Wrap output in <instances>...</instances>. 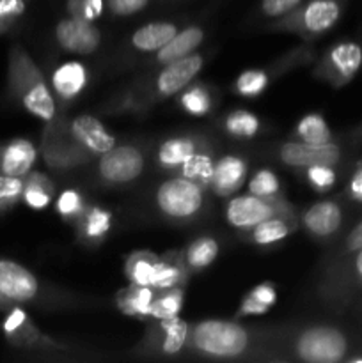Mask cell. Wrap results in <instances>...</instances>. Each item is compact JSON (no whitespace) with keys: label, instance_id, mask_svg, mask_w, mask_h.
<instances>
[{"label":"cell","instance_id":"cell-37","mask_svg":"<svg viewBox=\"0 0 362 363\" xmlns=\"http://www.w3.org/2000/svg\"><path fill=\"white\" fill-rule=\"evenodd\" d=\"M87 204H85L84 197H82L80 191L73 190V188H67V190L60 191V195L55 201V211L62 216L67 222H77L82 216V213L85 211Z\"/></svg>","mask_w":362,"mask_h":363},{"label":"cell","instance_id":"cell-50","mask_svg":"<svg viewBox=\"0 0 362 363\" xmlns=\"http://www.w3.org/2000/svg\"><path fill=\"white\" fill-rule=\"evenodd\" d=\"M13 305H16V303H13V301H9V300H7V298L4 296V294H0V312H6V311H9V308L13 307Z\"/></svg>","mask_w":362,"mask_h":363},{"label":"cell","instance_id":"cell-2","mask_svg":"<svg viewBox=\"0 0 362 363\" xmlns=\"http://www.w3.org/2000/svg\"><path fill=\"white\" fill-rule=\"evenodd\" d=\"M187 347L212 360H240L256 350V335L236 321L204 319L190 325Z\"/></svg>","mask_w":362,"mask_h":363},{"label":"cell","instance_id":"cell-30","mask_svg":"<svg viewBox=\"0 0 362 363\" xmlns=\"http://www.w3.org/2000/svg\"><path fill=\"white\" fill-rule=\"evenodd\" d=\"M213 169H215V160H213L212 152L199 147L180 167V176L201 184L202 188H209V181L213 177Z\"/></svg>","mask_w":362,"mask_h":363},{"label":"cell","instance_id":"cell-13","mask_svg":"<svg viewBox=\"0 0 362 363\" xmlns=\"http://www.w3.org/2000/svg\"><path fill=\"white\" fill-rule=\"evenodd\" d=\"M279 160L293 169H309L312 165L334 167L341 160L339 145L329 144H307V142H284L277 151Z\"/></svg>","mask_w":362,"mask_h":363},{"label":"cell","instance_id":"cell-29","mask_svg":"<svg viewBox=\"0 0 362 363\" xmlns=\"http://www.w3.org/2000/svg\"><path fill=\"white\" fill-rule=\"evenodd\" d=\"M220 245L215 238L212 236H201L197 240L192 241L187 247L183 254L185 266L188 272H201V269L208 268L215 262L219 257Z\"/></svg>","mask_w":362,"mask_h":363},{"label":"cell","instance_id":"cell-21","mask_svg":"<svg viewBox=\"0 0 362 363\" xmlns=\"http://www.w3.org/2000/svg\"><path fill=\"white\" fill-rule=\"evenodd\" d=\"M202 41H204V30L201 27L192 25V27L183 28L165 46H162L156 52L155 62L167 66V64L174 62V60H180L183 57L192 55L201 46Z\"/></svg>","mask_w":362,"mask_h":363},{"label":"cell","instance_id":"cell-14","mask_svg":"<svg viewBox=\"0 0 362 363\" xmlns=\"http://www.w3.org/2000/svg\"><path fill=\"white\" fill-rule=\"evenodd\" d=\"M55 41L62 50L70 53L89 55L96 52L102 43V32L92 21L78 20V18H64L55 27Z\"/></svg>","mask_w":362,"mask_h":363},{"label":"cell","instance_id":"cell-44","mask_svg":"<svg viewBox=\"0 0 362 363\" xmlns=\"http://www.w3.org/2000/svg\"><path fill=\"white\" fill-rule=\"evenodd\" d=\"M149 0H106V7L116 16H131L148 7Z\"/></svg>","mask_w":362,"mask_h":363},{"label":"cell","instance_id":"cell-25","mask_svg":"<svg viewBox=\"0 0 362 363\" xmlns=\"http://www.w3.org/2000/svg\"><path fill=\"white\" fill-rule=\"evenodd\" d=\"M297 227V220L287 218V216L275 215L263 220L258 225L248 229V238L258 247H272V245L280 243L286 240Z\"/></svg>","mask_w":362,"mask_h":363},{"label":"cell","instance_id":"cell-46","mask_svg":"<svg viewBox=\"0 0 362 363\" xmlns=\"http://www.w3.org/2000/svg\"><path fill=\"white\" fill-rule=\"evenodd\" d=\"M266 312H268V308L263 307L261 303H258V301L252 300L248 294H245V298L241 300L240 307H238L236 318L241 319V318H252V315H265Z\"/></svg>","mask_w":362,"mask_h":363},{"label":"cell","instance_id":"cell-8","mask_svg":"<svg viewBox=\"0 0 362 363\" xmlns=\"http://www.w3.org/2000/svg\"><path fill=\"white\" fill-rule=\"evenodd\" d=\"M4 339L11 347L20 351H60L59 342L46 337L38 326L32 323L27 312L21 305H13L9 311L4 312V319L0 323Z\"/></svg>","mask_w":362,"mask_h":363},{"label":"cell","instance_id":"cell-40","mask_svg":"<svg viewBox=\"0 0 362 363\" xmlns=\"http://www.w3.org/2000/svg\"><path fill=\"white\" fill-rule=\"evenodd\" d=\"M27 13V0H0V38L9 34Z\"/></svg>","mask_w":362,"mask_h":363},{"label":"cell","instance_id":"cell-42","mask_svg":"<svg viewBox=\"0 0 362 363\" xmlns=\"http://www.w3.org/2000/svg\"><path fill=\"white\" fill-rule=\"evenodd\" d=\"M305 177H307V183L311 184L312 190L319 191H329L330 188L336 184V170L334 167L329 165H312L309 169H305Z\"/></svg>","mask_w":362,"mask_h":363},{"label":"cell","instance_id":"cell-18","mask_svg":"<svg viewBox=\"0 0 362 363\" xmlns=\"http://www.w3.org/2000/svg\"><path fill=\"white\" fill-rule=\"evenodd\" d=\"M38 149L27 138H13L0 144V174L25 177L35 165Z\"/></svg>","mask_w":362,"mask_h":363},{"label":"cell","instance_id":"cell-24","mask_svg":"<svg viewBox=\"0 0 362 363\" xmlns=\"http://www.w3.org/2000/svg\"><path fill=\"white\" fill-rule=\"evenodd\" d=\"M156 291L151 286H138L131 284L117 293V307L123 314L130 318H138L142 321H149V312H151V301L155 298Z\"/></svg>","mask_w":362,"mask_h":363},{"label":"cell","instance_id":"cell-20","mask_svg":"<svg viewBox=\"0 0 362 363\" xmlns=\"http://www.w3.org/2000/svg\"><path fill=\"white\" fill-rule=\"evenodd\" d=\"M156 326L153 328V335H155V347L153 350L158 351L163 357H174V354L181 353L187 347L188 339V325L185 319L180 315L172 319H162V321H155Z\"/></svg>","mask_w":362,"mask_h":363},{"label":"cell","instance_id":"cell-16","mask_svg":"<svg viewBox=\"0 0 362 363\" xmlns=\"http://www.w3.org/2000/svg\"><path fill=\"white\" fill-rule=\"evenodd\" d=\"M87 80V67L77 60H70V62L59 64L53 69L52 77H50V87H52L57 101L64 105V103L77 99L84 92Z\"/></svg>","mask_w":362,"mask_h":363},{"label":"cell","instance_id":"cell-3","mask_svg":"<svg viewBox=\"0 0 362 363\" xmlns=\"http://www.w3.org/2000/svg\"><path fill=\"white\" fill-rule=\"evenodd\" d=\"M155 202L163 218L187 223L197 218L204 209V188L183 176L170 177L156 188Z\"/></svg>","mask_w":362,"mask_h":363},{"label":"cell","instance_id":"cell-19","mask_svg":"<svg viewBox=\"0 0 362 363\" xmlns=\"http://www.w3.org/2000/svg\"><path fill=\"white\" fill-rule=\"evenodd\" d=\"M341 223H343V211L341 206L334 201L316 202L302 216V225L318 240H325L336 234Z\"/></svg>","mask_w":362,"mask_h":363},{"label":"cell","instance_id":"cell-6","mask_svg":"<svg viewBox=\"0 0 362 363\" xmlns=\"http://www.w3.org/2000/svg\"><path fill=\"white\" fill-rule=\"evenodd\" d=\"M343 0H309L277 21V28L312 39L329 32L339 21Z\"/></svg>","mask_w":362,"mask_h":363},{"label":"cell","instance_id":"cell-11","mask_svg":"<svg viewBox=\"0 0 362 363\" xmlns=\"http://www.w3.org/2000/svg\"><path fill=\"white\" fill-rule=\"evenodd\" d=\"M362 66V48L357 43H337L323 55L322 62L316 67V74L322 80L329 82L332 87L348 84L357 74Z\"/></svg>","mask_w":362,"mask_h":363},{"label":"cell","instance_id":"cell-9","mask_svg":"<svg viewBox=\"0 0 362 363\" xmlns=\"http://www.w3.org/2000/svg\"><path fill=\"white\" fill-rule=\"evenodd\" d=\"M144 155L135 145H114L103 152L98 162V174L106 184L123 186L138 179L144 170Z\"/></svg>","mask_w":362,"mask_h":363},{"label":"cell","instance_id":"cell-34","mask_svg":"<svg viewBox=\"0 0 362 363\" xmlns=\"http://www.w3.org/2000/svg\"><path fill=\"white\" fill-rule=\"evenodd\" d=\"M259 128L261 123L258 117L243 108L233 110L224 121V131L233 138H254L259 133Z\"/></svg>","mask_w":362,"mask_h":363},{"label":"cell","instance_id":"cell-4","mask_svg":"<svg viewBox=\"0 0 362 363\" xmlns=\"http://www.w3.org/2000/svg\"><path fill=\"white\" fill-rule=\"evenodd\" d=\"M291 353L297 360L307 363H337L348 353V339L341 330L327 325H314L300 330L291 340Z\"/></svg>","mask_w":362,"mask_h":363},{"label":"cell","instance_id":"cell-28","mask_svg":"<svg viewBox=\"0 0 362 363\" xmlns=\"http://www.w3.org/2000/svg\"><path fill=\"white\" fill-rule=\"evenodd\" d=\"M53 194H55V184L52 183L46 174L43 172H28L23 177V195L21 201L35 211H43L48 208L53 201Z\"/></svg>","mask_w":362,"mask_h":363},{"label":"cell","instance_id":"cell-1","mask_svg":"<svg viewBox=\"0 0 362 363\" xmlns=\"http://www.w3.org/2000/svg\"><path fill=\"white\" fill-rule=\"evenodd\" d=\"M7 87L9 94L43 123L53 124L60 119L57 99L38 64L21 45H13L7 57Z\"/></svg>","mask_w":362,"mask_h":363},{"label":"cell","instance_id":"cell-47","mask_svg":"<svg viewBox=\"0 0 362 363\" xmlns=\"http://www.w3.org/2000/svg\"><path fill=\"white\" fill-rule=\"evenodd\" d=\"M361 248H362V222L357 223V225L350 230V234L346 236V241H344L343 252L346 255H350V254H355L357 250H361Z\"/></svg>","mask_w":362,"mask_h":363},{"label":"cell","instance_id":"cell-36","mask_svg":"<svg viewBox=\"0 0 362 363\" xmlns=\"http://www.w3.org/2000/svg\"><path fill=\"white\" fill-rule=\"evenodd\" d=\"M268 74L263 69H247L234 80V92L243 98H258L268 87Z\"/></svg>","mask_w":362,"mask_h":363},{"label":"cell","instance_id":"cell-26","mask_svg":"<svg viewBox=\"0 0 362 363\" xmlns=\"http://www.w3.org/2000/svg\"><path fill=\"white\" fill-rule=\"evenodd\" d=\"M177 27L172 21H153L137 28L131 35V45L138 52H158L162 46H165L174 35L177 34Z\"/></svg>","mask_w":362,"mask_h":363},{"label":"cell","instance_id":"cell-41","mask_svg":"<svg viewBox=\"0 0 362 363\" xmlns=\"http://www.w3.org/2000/svg\"><path fill=\"white\" fill-rule=\"evenodd\" d=\"M105 4L106 0H66L67 16L94 23L98 18H102Z\"/></svg>","mask_w":362,"mask_h":363},{"label":"cell","instance_id":"cell-51","mask_svg":"<svg viewBox=\"0 0 362 363\" xmlns=\"http://www.w3.org/2000/svg\"><path fill=\"white\" fill-rule=\"evenodd\" d=\"M358 167H362V162H361V163H358Z\"/></svg>","mask_w":362,"mask_h":363},{"label":"cell","instance_id":"cell-15","mask_svg":"<svg viewBox=\"0 0 362 363\" xmlns=\"http://www.w3.org/2000/svg\"><path fill=\"white\" fill-rule=\"evenodd\" d=\"M204 66V59L197 53L183 57L180 60L167 64L155 80V92L160 98H169L183 91Z\"/></svg>","mask_w":362,"mask_h":363},{"label":"cell","instance_id":"cell-43","mask_svg":"<svg viewBox=\"0 0 362 363\" xmlns=\"http://www.w3.org/2000/svg\"><path fill=\"white\" fill-rule=\"evenodd\" d=\"M302 4L304 0H261V13L268 18H283Z\"/></svg>","mask_w":362,"mask_h":363},{"label":"cell","instance_id":"cell-31","mask_svg":"<svg viewBox=\"0 0 362 363\" xmlns=\"http://www.w3.org/2000/svg\"><path fill=\"white\" fill-rule=\"evenodd\" d=\"M185 293L183 287H172V289L156 291L151 301V312L149 321H162V319L177 318L183 308Z\"/></svg>","mask_w":362,"mask_h":363},{"label":"cell","instance_id":"cell-17","mask_svg":"<svg viewBox=\"0 0 362 363\" xmlns=\"http://www.w3.org/2000/svg\"><path fill=\"white\" fill-rule=\"evenodd\" d=\"M248 165L241 156L226 155L215 162L209 190L219 197H231L247 179Z\"/></svg>","mask_w":362,"mask_h":363},{"label":"cell","instance_id":"cell-35","mask_svg":"<svg viewBox=\"0 0 362 363\" xmlns=\"http://www.w3.org/2000/svg\"><path fill=\"white\" fill-rule=\"evenodd\" d=\"M181 108L187 113L194 117L208 116L213 108V99L208 89L204 85H192V87H185L181 96L177 98Z\"/></svg>","mask_w":362,"mask_h":363},{"label":"cell","instance_id":"cell-49","mask_svg":"<svg viewBox=\"0 0 362 363\" xmlns=\"http://www.w3.org/2000/svg\"><path fill=\"white\" fill-rule=\"evenodd\" d=\"M351 269H353L355 280H357L358 284H362V248H361V250L355 252V257H353V264H351Z\"/></svg>","mask_w":362,"mask_h":363},{"label":"cell","instance_id":"cell-22","mask_svg":"<svg viewBox=\"0 0 362 363\" xmlns=\"http://www.w3.org/2000/svg\"><path fill=\"white\" fill-rule=\"evenodd\" d=\"M77 234L84 243L96 245L112 230V213L102 206H87L80 218L75 222Z\"/></svg>","mask_w":362,"mask_h":363},{"label":"cell","instance_id":"cell-12","mask_svg":"<svg viewBox=\"0 0 362 363\" xmlns=\"http://www.w3.org/2000/svg\"><path fill=\"white\" fill-rule=\"evenodd\" d=\"M60 126L70 135L71 140L80 145L92 158L102 156L116 145V137L94 116L84 113L71 121H60Z\"/></svg>","mask_w":362,"mask_h":363},{"label":"cell","instance_id":"cell-27","mask_svg":"<svg viewBox=\"0 0 362 363\" xmlns=\"http://www.w3.org/2000/svg\"><path fill=\"white\" fill-rule=\"evenodd\" d=\"M201 147L199 138L190 137V135H180V137H170L158 147L156 152V162L163 169H180L185 160L194 155Z\"/></svg>","mask_w":362,"mask_h":363},{"label":"cell","instance_id":"cell-7","mask_svg":"<svg viewBox=\"0 0 362 363\" xmlns=\"http://www.w3.org/2000/svg\"><path fill=\"white\" fill-rule=\"evenodd\" d=\"M226 215L227 223L238 230L252 229L258 225L263 220L270 218V216L283 215L287 218H295V208L287 204L283 197H272V199H263L258 195H236L231 199L226 206Z\"/></svg>","mask_w":362,"mask_h":363},{"label":"cell","instance_id":"cell-38","mask_svg":"<svg viewBox=\"0 0 362 363\" xmlns=\"http://www.w3.org/2000/svg\"><path fill=\"white\" fill-rule=\"evenodd\" d=\"M248 194L258 195L263 199L279 197L280 181L270 169H259L248 181Z\"/></svg>","mask_w":362,"mask_h":363},{"label":"cell","instance_id":"cell-23","mask_svg":"<svg viewBox=\"0 0 362 363\" xmlns=\"http://www.w3.org/2000/svg\"><path fill=\"white\" fill-rule=\"evenodd\" d=\"M188 269L185 266L183 255H177L176 252L163 255L158 259L155 266V272L151 277V287L155 291L172 289V287H183L188 279Z\"/></svg>","mask_w":362,"mask_h":363},{"label":"cell","instance_id":"cell-48","mask_svg":"<svg viewBox=\"0 0 362 363\" xmlns=\"http://www.w3.org/2000/svg\"><path fill=\"white\" fill-rule=\"evenodd\" d=\"M350 195L351 199H355V201L362 202V167H358L357 172L353 174V177H351L350 181Z\"/></svg>","mask_w":362,"mask_h":363},{"label":"cell","instance_id":"cell-45","mask_svg":"<svg viewBox=\"0 0 362 363\" xmlns=\"http://www.w3.org/2000/svg\"><path fill=\"white\" fill-rule=\"evenodd\" d=\"M247 294L252 298V300L258 301V303H261L263 307L268 308V311L277 303V289L275 286L270 282L258 284V286L252 287Z\"/></svg>","mask_w":362,"mask_h":363},{"label":"cell","instance_id":"cell-39","mask_svg":"<svg viewBox=\"0 0 362 363\" xmlns=\"http://www.w3.org/2000/svg\"><path fill=\"white\" fill-rule=\"evenodd\" d=\"M23 195V177L0 174V215L11 211Z\"/></svg>","mask_w":362,"mask_h":363},{"label":"cell","instance_id":"cell-5","mask_svg":"<svg viewBox=\"0 0 362 363\" xmlns=\"http://www.w3.org/2000/svg\"><path fill=\"white\" fill-rule=\"evenodd\" d=\"M0 294L16 305H55L57 294L50 293L45 284L23 264L0 257Z\"/></svg>","mask_w":362,"mask_h":363},{"label":"cell","instance_id":"cell-10","mask_svg":"<svg viewBox=\"0 0 362 363\" xmlns=\"http://www.w3.org/2000/svg\"><path fill=\"white\" fill-rule=\"evenodd\" d=\"M41 156L52 169L66 170L91 162L92 156L85 152L78 144L71 140L70 135L60 126V119L53 124H46L43 131Z\"/></svg>","mask_w":362,"mask_h":363},{"label":"cell","instance_id":"cell-32","mask_svg":"<svg viewBox=\"0 0 362 363\" xmlns=\"http://www.w3.org/2000/svg\"><path fill=\"white\" fill-rule=\"evenodd\" d=\"M158 255L148 250H138L128 255L124 261V275L131 284L138 286H151V277L155 272V266L158 262Z\"/></svg>","mask_w":362,"mask_h":363},{"label":"cell","instance_id":"cell-33","mask_svg":"<svg viewBox=\"0 0 362 363\" xmlns=\"http://www.w3.org/2000/svg\"><path fill=\"white\" fill-rule=\"evenodd\" d=\"M295 137L307 144H329L332 142V131L319 113H307L298 121Z\"/></svg>","mask_w":362,"mask_h":363}]
</instances>
